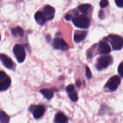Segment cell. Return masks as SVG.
<instances>
[{
  "label": "cell",
  "mask_w": 123,
  "mask_h": 123,
  "mask_svg": "<svg viewBox=\"0 0 123 123\" xmlns=\"http://www.w3.org/2000/svg\"><path fill=\"white\" fill-rule=\"evenodd\" d=\"M73 23L77 27L86 29L88 27L90 24L89 19L84 15H80L73 19Z\"/></svg>",
  "instance_id": "6da1fadb"
},
{
  "label": "cell",
  "mask_w": 123,
  "mask_h": 123,
  "mask_svg": "<svg viewBox=\"0 0 123 123\" xmlns=\"http://www.w3.org/2000/svg\"><path fill=\"white\" fill-rule=\"evenodd\" d=\"M13 52L18 62H22L26 56V53L24 47L19 44L14 46L13 49Z\"/></svg>",
  "instance_id": "7a4b0ae2"
},
{
  "label": "cell",
  "mask_w": 123,
  "mask_h": 123,
  "mask_svg": "<svg viewBox=\"0 0 123 123\" xmlns=\"http://www.w3.org/2000/svg\"><path fill=\"white\" fill-rule=\"evenodd\" d=\"M11 79L3 71H0V90H7L10 86Z\"/></svg>",
  "instance_id": "3957f363"
},
{
  "label": "cell",
  "mask_w": 123,
  "mask_h": 123,
  "mask_svg": "<svg viewBox=\"0 0 123 123\" xmlns=\"http://www.w3.org/2000/svg\"><path fill=\"white\" fill-rule=\"evenodd\" d=\"M121 83V78L117 75H115L108 80L106 84L105 87L111 91L115 90Z\"/></svg>",
  "instance_id": "277c9868"
},
{
  "label": "cell",
  "mask_w": 123,
  "mask_h": 123,
  "mask_svg": "<svg viewBox=\"0 0 123 123\" xmlns=\"http://www.w3.org/2000/svg\"><path fill=\"white\" fill-rule=\"evenodd\" d=\"M111 38V42L114 50H120L123 46V40L119 36L110 35L109 37Z\"/></svg>",
  "instance_id": "5b68a950"
},
{
  "label": "cell",
  "mask_w": 123,
  "mask_h": 123,
  "mask_svg": "<svg viewBox=\"0 0 123 123\" xmlns=\"http://www.w3.org/2000/svg\"><path fill=\"white\" fill-rule=\"evenodd\" d=\"M112 62V58L111 56H103L99 58L98 60L97 68L101 70L107 67Z\"/></svg>",
  "instance_id": "8992f818"
},
{
  "label": "cell",
  "mask_w": 123,
  "mask_h": 123,
  "mask_svg": "<svg viewBox=\"0 0 123 123\" xmlns=\"http://www.w3.org/2000/svg\"><path fill=\"white\" fill-rule=\"evenodd\" d=\"M52 46L56 49H61L62 50H67L69 48L68 45L65 41L63 39L60 38H56L53 40Z\"/></svg>",
  "instance_id": "52a82bcc"
},
{
  "label": "cell",
  "mask_w": 123,
  "mask_h": 123,
  "mask_svg": "<svg viewBox=\"0 0 123 123\" xmlns=\"http://www.w3.org/2000/svg\"><path fill=\"white\" fill-rule=\"evenodd\" d=\"M0 60L3 64L7 68L12 69L14 67L13 61L9 57L4 54H0Z\"/></svg>",
  "instance_id": "ba28073f"
},
{
  "label": "cell",
  "mask_w": 123,
  "mask_h": 123,
  "mask_svg": "<svg viewBox=\"0 0 123 123\" xmlns=\"http://www.w3.org/2000/svg\"><path fill=\"white\" fill-rule=\"evenodd\" d=\"M43 12L46 20H51L53 18L55 10L52 7L49 5L46 6L43 9Z\"/></svg>",
  "instance_id": "9c48e42d"
},
{
  "label": "cell",
  "mask_w": 123,
  "mask_h": 123,
  "mask_svg": "<svg viewBox=\"0 0 123 123\" xmlns=\"http://www.w3.org/2000/svg\"><path fill=\"white\" fill-rule=\"evenodd\" d=\"M45 108L42 105H36L32 113H33L34 117L36 119L40 118L45 112Z\"/></svg>",
  "instance_id": "30bf717a"
},
{
  "label": "cell",
  "mask_w": 123,
  "mask_h": 123,
  "mask_svg": "<svg viewBox=\"0 0 123 123\" xmlns=\"http://www.w3.org/2000/svg\"><path fill=\"white\" fill-rule=\"evenodd\" d=\"M99 50L100 52L103 54H108L110 52L111 49L109 45L104 41H101L99 43Z\"/></svg>",
  "instance_id": "8fae6325"
},
{
  "label": "cell",
  "mask_w": 123,
  "mask_h": 123,
  "mask_svg": "<svg viewBox=\"0 0 123 123\" xmlns=\"http://www.w3.org/2000/svg\"><path fill=\"white\" fill-rule=\"evenodd\" d=\"M35 19L36 22L40 25H44L46 21V18L43 12L40 11H38L36 13L35 15Z\"/></svg>",
  "instance_id": "7c38bea8"
},
{
  "label": "cell",
  "mask_w": 123,
  "mask_h": 123,
  "mask_svg": "<svg viewBox=\"0 0 123 123\" xmlns=\"http://www.w3.org/2000/svg\"><path fill=\"white\" fill-rule=\"evenodd\" d=\"M54 121L55 123H67L68 119L63 113L60 112L55 115Z\"/></svg>",
  "instance_id": "4fadbf2b"
},
{
  "label": "cell",
  "mask_w": 123,
  "mask_h": 123,
  "mask_svg": "<svg viewBox=\"0 0 123 123\" xmlns=\"http://www.w3.org/2000/svg\"><path fill=\"white\" fill-rule=\"evenodd\" d=\"M87 33L86 31L79 32L74 34V41L76 43H79L83 41L86 37Z\"/></svg>",
  "instance_id": "5bb4252c"
},
{
  "label": "cell",
  "mask_w": 123,
  "mask_h": 123,
  "mask_svg": "<svg viewBox=\"0 0 123 123\" xmlns=\"http://www.w3.org/2000/svg\"><path fill=\"white\" fill-rule=\"evenodd\" d=\"M40 92L48 100H50L53 96V93L52 91L49 89H42L40 90Z\"/></svg>",
  "instance_id": "9a60e30c"
},
{
  "label": "cell",
  "mask_w": 123,
  "mask_h": 123,
  "mask_svg": "<svg viewBox=\"0 0 123 123\" xmlns=\"http://www.w3.org/2000/svg\"><path fill=\"white\" fill-rule=\"evenodd\" d=\"M9 116L3 111L0 110V123H9Z\"/></svg>",
  "instance_id": "2e32d148"
},
{
  "label": "cell",
  "mask_w": 123,
  "mask_h": 123,
  "mask_svg": "<svg viewBox=\"0 0 123 123\" xmlns=\"http://www.w3.org/2000/svg\"><path fill=\"white\" fill-rule=\"evenodd\" d=\"M12 34L15 36H19L22 37L24 35V31L22 28L19 26L12 28Z\"/></svg>",
  "instance_id": "e0dca14e"
},
{
  "label": "cell",
  "mask_w": 123,
  "mask_h": 123,
  "mask_svg": "<svg viewBox=\"0 0 123 123\" xmlns=\"http://www.w3.org/2000/svg\"><path fill=\"white\" fill-rule=\"evenodd\" d=\"M91 7V5L89 4H84L80 5L78 7V9L83 13H87L89 9Z\"/></svg>",
  "instance_id": "ac0fdd59"
},
{
  "label": "cell",
  "mask_w": 123,
  "mask_h": 123,
  "mask_svg": "<svg viewBox=\"0 0 123 123\" xmlns=\"http://www.w3.org/2000/svg\"><path fill=\"white\" fill-rule=\"evenodd\" d=\"M69 97L70 99L73 101H76L78 100V96L76 92L74 91L69 94Z\"/></svg>",
  "instance_id": "d6986e66"
},
{
  "label": "cell",
  "mask_w": 123,
  "mask_h": 123,
  "mask_svg": "<svg viewBox=\"0 0 123 123\" xmlns=\"http://www.w3.org/2000/svg\"><path fill=\"white\" fill-rule=\"evenodd\" d=\"M74 91V86L73 84L69 85L66 87V91L68 93H71Z\"/></svg>",
  "instance_id": "ffe728a7"
},
{
  "label": "cell",
  "mask_w": 123,
  "mask_h": 123,
  "mask_svg": "<svg viewBox=\"0 0 123 123\" xmlns=\"http://www.w3.org/2000/svg\"><path fill=\"white\" fill-rule=\"evenodd\" d=\"M118 72L119 75L123 78V64L120 63L118 66Z\"/></svg>",
  "instance_id": "44dd1931"
},
{
  "label": "cell",
  "mask_w": 123,
  "mask_h": 123,
  "mask_svg": "<svg viewBox=\"0 0 123 123\" xmlns=\"http://www.w3.org/2000/svg\"><path fill=\"white\" fill-rule=\"evenodd\" d=\"M108 4H109V2L108 0H101L99 3L100 7L102 8H105L106 7H107Z\"/></svg>",
  "instance_id": "7402d4cb"
},
{
  "label": "cell",
  "mask_w": 123,
  "mask_h": 123,
  "mask_svg": "<svg viewBox=\"0 0 123 123\" xmlns=\"http://www.w3.org/2000/svg\"><path fill=\"white\" fill-rule=\"evenodd\" d=\"M86 75L88 79H90L92 77L91 72L89 69V68L87 67L86 68Z\"/></svg>",
  "instance_id": "603a6c76"
},
{
  "label": "cell",
  "mask_w": 123,
  "mask_h": 123,
  "mask_svg": "<svg viewBox=\"0 0 123 123\" xmlns=\"http://www.w3.org/2000/svg\"><path fill=\"white\" fill-rule=\"evenodd\" d=\"M116 5L119 7H123V0H115Z\"/></svg>",
  "instance_id": "cb8c5ba5"
},
{
  "label": "cell",
  "mask_w": 123,
  "mask_h": 123,
  "mask_svg": "<svg viewBox=\"0 0 123 123\" xmlns=\"http://www.w3.org/2000/svg\"><path fill=\"white\" fill-rule=\"evenodd\" d=\"M98 16L100 19H103L104 17V13L102 10H101L99 11Z\"/></svg>",
  "instance_id": "d4e9b609"
},
{
  "label": "cell",
  "mask_w": 123,
  "mask_h": 123,
  "mask_svg": "<svg viewBox=\"0 0 123 123\" xmlns=\"http://www.w3.org/2000/svg\"><path fill=\"white\" fill-rule=\"evenodd\" d=\"M72 18V17L71 16V15L69 14H67L65 16V19L66 21H70Z\"/></svg>",
  "instance_id": "484cf974"
},
{
  "label": "cell",
  "mask_w": 123,
  "mask_h": 123,
  "mask_svg": "<svg viewBox=\"0 0 123 123\" xmlns=\"http://www.w3.org/2000/svg\"><path fill=\"white\" fill-rule=\"evenodd\" d=\"M76 86H77V87H79L81 86V81H80L79 80H77V81H76Z\"/></svg>",
  "instance_id": "4316f807"
},
{
  "label": "cell",
  "mask_w": 123,
  "mask_h": 123,
  "mask_svg": "<svg viewBox=\"0 0 123 123\" xmlns=\"http://www.w3.org/2000/svg\"><path fill=\"white\" fill-rule=\"evenodd\" d=\"M46 38H47V40L48 42H49L50 41V36L49 35H47V36H46Z\"/></svg>",
  "instance_id": "83f0119b"
}]
</instances>
